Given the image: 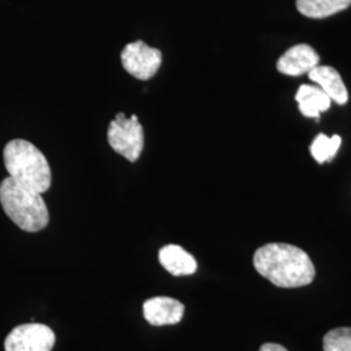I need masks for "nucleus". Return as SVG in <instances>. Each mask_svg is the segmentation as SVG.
<instances>
[{"label":"nucleus","mask_w":351,"mask_h":351,"mask_svg":"<svg viewBox=\"0 0 351 351\" xmlns=\"http://www.w3.org/2000/svg\"><path fill=\"white\" fill-rule=\"evenodd\" d=\"M341 142H342V139L337 134L328 137L322 133L314 139V142L310 147L311 155L317 163H326L328 160H332L335 158V155L337 154L339 146H341Z\"/></svg>","instance_id":"13"},{"label":"nucleus","mask_w":351,"mask_h":351,"mask_svg":"<svg viewBox=\"0 0 351 351\" xmlns=\"http://www.w3.org/2000/svg\"><path fill=\"white\" fill-rule=\"evenodd\" d=\"M307 75L311 81L317 84V86L326 93L332 101H336L337 104L343 106L349 101L348 88L335 68L328 65H317Z\"/></svg>","instance_id":"9"},{"label":"nucleus","mask_w":351,"mask_h":351,"mask_svg":"<svg viewBox=\"0 0 351 351\" xmlns=\"http://www.w3.org/2000/svg\"><path fill=\"white\" fill-rule=\"evenodd\" d=\"M255 269L278 288L310 285L315 267L306 251L288 243H267L254 254Z\"/></svg>","instance_id":"1"},{"label":"nucleus","mask_w":351,"mask_h":351,"mask_svg":"<svg viewBox=\"0 0 351 351\" xmlns=\"http://www.w3.org/2000/svg\"><path fill=\"white\" fill-rule=\"evenodd\" d=\"M324 351H351V328H336L323 339Z\"/></svg>","instance_id":"14"},{"label":"nucleus","mask_w":351,"mask_h":351,"mask_svg":"<svg viewBox=\"0 0 351 351\" xmlns=\"http://www.w3.org/2000/svg\"><path fill=\"white\" fill-rule=\"evenodd\" d=\"M55 333L50 326L38 323L23 324L11 330L4 341L5 351H51L55 346Z\"/></svg>","instance_id":"6"},{"label":"nucleus","mask_w":351,"mask_h":351,"mask_svg":"<svg viewBox=\"0 0 351 351\" xmlns=\"http://www.w3.org/2000/svg\"><path fill=\"white\" fill-rule=\"evenodd\" d=\"M3 156L7 172L17 184L39 194L50 189V164L33 143L25 139H12L5 145Z\"/></svg>","instance_id":"2"},{"label":"nucleus","mask_w":351,"mask_h":351,"mask_svg":"<svg viewBox=\"0 0 351 351\" xmlns=\"http://www.w3.org/2000/svg\"><path fill=\"white\" fill-rule=\"evenodd\" d=\"M350 5L351 0H297V10L310 19H326Z\"/></svg>","instance_id":"12"},{"label":"nucleus","mask_w":351,"mask_h":351,"mask_svg":"<svg viewBox=\"0 0 351 351\" xmlns=\"http://www.w3.org/2000/svg\"><path fill=\"white\" fill-rule=\"evenodd\" d=\"M185 313V306L175 298L154 297L143 303V316L151 326L178 324Z\"/></svg>","instance_id":"7"},{"label":"nucleus","mask_w":351,"mask_h":351,"mask_svg":"<svg viewBox=\"0 0 351 351\" xmlns=\"http://www.w3.org/2000/svg\"><path fill=\"white\" fill-rule=\"evenodd\" d=\"M0 203L7 216L25 232H39L50 221L42 194L21 186L10 176L0 184Z\"/></svg>","instance_id":"3"},{"label":"nucleus","mask_w":351,"mask_h":351,"mask_svg":"<svg viewBox=\"0 0 351 351\" xmlns=\"http://www.w3.org/2000/svg\"><path fill=\"white\" fill-rule=\"evenodd\" d=\"M108 143L114 152L124 156L126 160L137 162L143 150V128L138 121L137 114L126 117L119 112L111 121L107 132Z\"/></svg>","instance_id":"4"},{"label":"nucleus","mask_w":351,"mask_h":351,"mask_svg":"<svg viewBox=\"0 0 351 351\" xmlns=\"http://www.w3.org/2000/svg\"><path fill=\"white\" fill-rule=\"evenodd\" d=\"M295 101L303 116L319 119L320 114L330 108L332 99L319 86L302 85L295 94Z\"/></svg>","instance_id":"11"},{"label":"nucleus","mask_w":351,"mask_h":351,"mask_svg":"<svg viewBox=\"0 0 351 351\" xmlns=\"http://www.w3.org/2000/svg\"><path fill=\"white\" fill-rule=\"evenodd\" d=\"M259 351H288L282 345L278 343H264L263 346L261 348Z\"/></svg>","instance_id":"15"},{"label":"nucleus","mask_w":351,"mask_h":351,"mask_svg":"<svg viewBox=\"0 0 351 351\" xmlns=\"http://www.w3.org/2000/svg\"><path fill=\"white\" fill-rule=\"evenodd\" d=\"M159 262L164 269L176 277L190 276L197 272L195 258L178 245H167L159 251Z\"/></svg>","instance_id":"10"},{"label":"nucleus","mask_w":351,"mask_h":351,"mask_svg":"<svg viewBox=\"0 0 351 351\" xmlns=\"http://www.w3.org/2000/svg\"><path fill=\"white\" fill-rule=\"evenodd\" d=\"M320 63V56L308 45H297L289 49L277 62V71L282 75H306Z\"/></svg>","instance_id":"8"},{"label":"nucleus","mask_w":351,"mask_h":351,"mask_svg":"<svg viewBox=\"0 0 351 351\" xmlns=\"http://www.w3.org/2000/svg\"><path fill=\"white\" fill-rule=\"evenodd\" d=\"M163 62L162 51L147 46L143 40L126 45L121 52V64L126 72L137 80H150L158 73Z\"/></svg>","instance_id":"5"}]
</instances>
